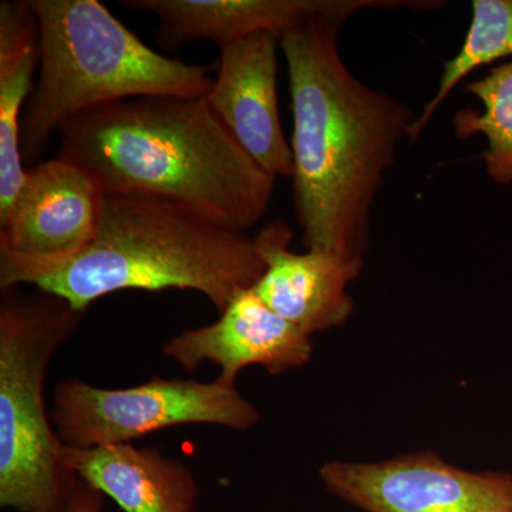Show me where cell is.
<instances>
[{
	"label": "cell",
	"instance_id": "obj_10",
	"mask_svg": "<svg viewBox=\"0 0 512 512\" xmlns=\"http://www.w3.org/2000/svg\"><path fill=\"white\" fill-rule=\"evenodd\" d=\"M220 313L217 322L167 340L164 355L188 373L214 363L218 379L229 384H237L245 367L262 366L275 376L311 360V336L272 311L254 288L242 289Z\"/></svg>",
	"mask_w": 512,
	"mask_h": 512
},
{
	"label": "cell",
	"instance_id": "obj_3",
	"mask_svg": "<svg viewBox=\"0 0 512 512\" xmlns=\"http://www.w3.org/2000/svg\"><path fill=\"white\" fill-rule=\"evenodd\" d=\"M265 271L255 237L165 198L103 194L92 241L74 254L30 258L0 251V289L29 285L80 312L121 291L202 293L222 312Z\"/></svg>",
	"mask_w": 512,
	"mask_h": 512
},
{
	"label": "cell",
	"instance_id": "obj_7",
	"mask_svg": "<svg viewBox=\"0 0 512 512\" xmlns=\"http://www.w3.org/2000/svg\"><path fill=\"white\" fill-rule=\"evenodd\" d=\"M326 490L366 512H512V476L471 473L431 453L379 463L329 461Z\"/></svg>",
	"mask_w": 512,
	"mask_h": 512
},
{
	"label": "cell",
	"instance_id": "obj_15",
	"mask_svg": "<svg viewBox=\"0 0 512 512\" xmlns=\"http://www.w3.org/2000/svg\"><path fill=\"white\" fill-rule=\"evenodd\" d=\"M463 46L444 63L437 92L416 117L409 138L414 141L429 126L441 104L461 80L485 64L512 56V0H474Z\"/></svg>",
	"mask_w": 512,
	"mask_h": 512
},
{
	"label": "cell",
	"instance_id": "obj_17",
	"mask_svg": "<svg viewBox=\"0 0 512 512\" xmlns=\"http://www.w3.org/2000/svg\"><path fill=\"white\" fill-rule=\"evenodd\" d=\"M103 511V494L92 485L79 480L64 512H101Z\"/></svg>",
	"mask_w": 512,
	"mask_h": 512
},
{
	"label": "cell",
	"instance_id": "obj_2",
	"mask_svg": "<svg viewBox=\"0 0 512 512\" xmlns=\"http://www.w3.org/2000/svg\"><path fill=\"white\" fill-rule=\"evenodd\" d=\"M56 134L57 157L82 168L103 194L165 198L244 232L271 205L276 178L242 150L205 96L103 104Z\"/></svg>",
	"mask_w": 512,
	"mask_h": 512
},
{
	"label": "cell",
	"instance_id": "obj_16",
	"mask_svg": "<svg viewBox=\"0 0 512 512\" xmlns=\"http://www.w3.org/2000/svg\"><path fill=\"white\" fill-rule=\"evenodd\" d=\"M466 92L483 104V111L463 109L453 117L458 140L483 134L488 141L485 170L498 184L512 183V62L491 69L488 76L466 84Z\"/></svg>",
	"mask_w": 512,
	"mask_h": 512
},
{
	"label": "cell",
	"instance_id": "obj_11",
	"mask_svg": "<svg viewBox=\"0 0 512 512\" xmlns=\"http://www.w3.org/2000/svg\"><path fill=\"white\" fill-rule=\"evenodd\" d=\"M265 271L252 288L279 316L306 335L338 328L355 308L349 288L363 271L362 258L289 249L292 231L282 220L255 235Z\"/></svg>",
	"mask_w": 512,
	"mask_h": 512
},
{
	"label": "cell",
	"instance_id": "obj_6",
	"mask_svg": "<svg viewBox=\"0 0 512 512\" xmlns=\"http://www.w3.org/2000/svg\"><path fill=\"white\" fill-rule=\"evenodd\" d=\"M50 417L64 446L93 448L130 444L187 424L245 431L261 414L237 384L218 377L212 382L153 377L127 389H103L74 377L57 382Z\"/></svg>",
	"mask_w": 512,
	"mask_h": 512
},
{
	"label": "cell",
	"instance_id": "obj_9",
	"mask_svg": "<svg viewBox=\"0 0 512 512\" xmlns=\"http://www.w3.org/2000/svg\"><path fill=\"white\" fill-rule=\"evenodd\" d=\"M278 46V37L258 33L221 47L217 76L205 100L262 170L274 178H291V143L278 104Z\"/></svg>",
	"mask_w": 512,
	"mask_h": 512
},
{
	"label": "cell",
	"instance_id": "obj_8",
	"mask_svg": "<svg viewBox=\"0 0 512 512\" xmlns=\"http://www.w3.org/2000/svg\"><path fill=\"white\" fill-rule=\"evenodd\" d=\"M127 9L158 18L157 43L164 49L210 40L218 47L258 33L282 37L312 20L336 18L348 22L369 9H439L427 0H121Z\"/></svg>",
	"mask_w": 512,
	"mask_h": 512
},
{
	"label": "cell",
	"instance_id": "obj_12",
	"mask_svg": "<svg viewBox=\"0 0 512 512\" xmlns=\"http://www.w3.org/2000/svg\"><path fill=\"white\" fill-rule=\"evenodd\" d=\"M101 191L62 158L30 168L12 211L0 222V251L56 258L86 247L96 234Z\"/></svg>",
	"mask_w": 512,
	"mask_h": 512
},
{
	"label": "cell",
	"instance_id": "obj_5",
	"mask_svg": "<svg viewBox=\"0 0 512 512\" xmlns=\"http://www.w3.org/2000/svg\"><path fill=\"white\" fill-rule=\"evenodd\" d=\"M0 289V507L64 512L80 478L45 403L47 369L87 312L40 289Z\"/></svg>",
	"mask_w": 512,
	"mask_h": 512
},
{
	"label": "cell",
	"instance_id": "obj_13",
	"mask_svg": "<svg viewBox=\"0 0 512 512\" xmlns=\"http://www.w3.org/2000/svg\"><path fill=\"white\" fill-rule=\"evenodd\" d=\"M64 466L124 512H195L200 484L190 467L156 447L64 446Z\"/></svg>",
	"mask_w": 512,
	"mask_h": 512
},
{
	"label": "cell",
	"instance_id": "obj_4",
	"mask_svg": "<svg viewBox=\"0 0 512 512\" xmlns=\"http://www.w3.org/2000/svg\"><path fill=\"white\" fill-rule=\"evenodd\" d=\"M39 22V80L23 113L22 156L36 160L64 121L147 96L204 97L211 69L154 52L99 0H30Z\"/></svg>",
	"mask_w": 512,
	"mask_h": 512
},
{
	"label": "cell",
	"instance_id": "obj_14",
	"mask_svg": "<svg viewBox=\"0 0 512 512\" xmlns=\"http://www.w3.org/2000/svg\"><path fill=\"white\" fill-rule=\"evenodd\" d=\"M39 55V22L30 0L0 3V222L8 218L28 175L20 116L35 90Z\"/></svg>",
	"mask_w": 512,
	"mask_h": 512
},
{
	"label": "cell",
	"instance_id": "obj_1",
	"mask_svg": "<svg viewBox=\"0 0 512 512\" xmlns=\"http://www.w3.org/2000/svg\"><path fill=\"white\" fill-rule=\"evenodd\" d=\"M345 20H312L282 37L293 133L292 192L309 251L365 258L384 177L417 116L367 86L340 56Z\"/></svg>",
	"mask_w": 512,
	"mask_h": 512
}]
</instances>
